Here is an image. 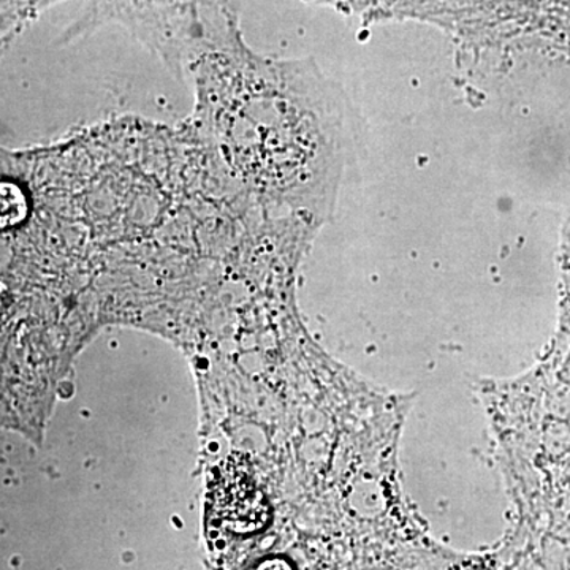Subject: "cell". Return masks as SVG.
<instances>
[{
  "label": "cell",
  "mask_w": 570,
  "mask_h": 570,
  "mask_svg": "<svg viewBox=\"0 0 570 570\" xmlns=\"http://www.w3.org/2000/svg\"><path fill=\"white\" fill-rule=\"evenodd\" d=\"M195 104L186 126L216 167L255 204L281 216H325L341 171L335 94L313 66L247 47L224 0L200 7L183 52Z\"/></svg>",
  "instance_id": "6da1fadb"
},
{
  "label": "cell",
  "mask_w": 570,
  "mask_h": 570,
  "mask_svg": "<svg viewBox=\"0 0 570 570\" xmlns=\"http://www.w3.org/2000/svg\"><path fill=\"white\" fill-rule=\"evenodd\" d=\"M213 513L217 521L236 534L264 530L269 520L265 498L254 489L246 472H220L213 490Z\"/></svg>",
  "instance_id": "7a4b0ae2"
},
{
  "label": "cell",
  "mask_w": 570,
  "mask_h": 570,
  "mask_svg": "<svg viewBox=\"0 0 570 570\" xmlns=\"http://www.w3.org/2000/svg\"><path fill=\"white\" fill-rule=\"evenodd\" d=\"M253 570H295L284 558H268V560L258 562Z\"/></svg>",
  "instance_id": "3957f363"
}]
</instances>
